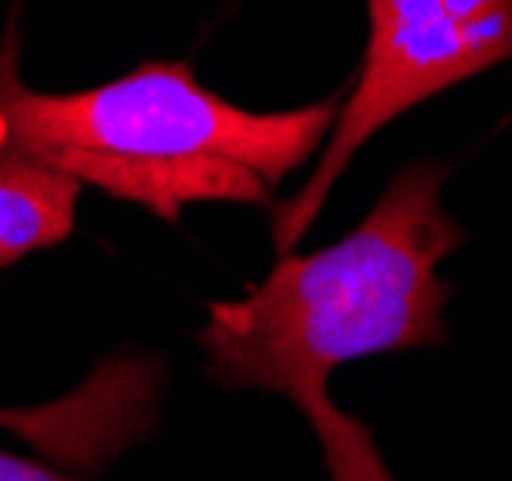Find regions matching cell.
<instances>
[{"instance_id":"6da1fadb","label":"cell","mask_w":512,"mask_h":481,"mask_svg":"<svg viewBox=\"0 0 512 481\" xmlns=\"http://www.w3.org/2000/svg\"><path fill=\"white\" fill-rule=\"evenodd\" d=\"M439 189L443 170L416 162L351 235L316 254H282L243 301L208 308L201 347L212 381L289 397L320 435L332 481H393L366 424L335 408V370L447 339L451 285L439 262L462 243V228Z\"/></svg>"},{"instance_id":"7a4b0ae2","label":"cell","mask_w":512,"mask_h":481,"mask_svg":"<svg viewBox=\"0 0 512 481\" xmlns=\"http://www.w3.org/2000/svg\"><path fill=\"white\" fill-rule=\"evenodd\" d=\"M339 97L251 112L205 89L189 62H147L81 93H35L16 70V27L0 39V151L77 185L178 220L185 204L274 201L324 147Z\"/></svg>"},{"instance_id":"3957f363","label":"cell","mask_w":512,"mask_h":481,"mask_svg":"<svg viewBox=\"0 0 512 481\" xmlns=\"http://www.w3.org/2000/svg\"><path fill=\"white\" fill-rule=\"evenodd\" d=\"M512 58V0H370V43L351 101L305 189L274 208V247L289 254L362 143L412 104Z\"/></svg>"},{"instance_id":"277c9868","label":"cell","mask_w":512,"mask_h":481,"mask_svg":"<svg viewBox=\"0 0 512 481\" xmlns=\"http://www.w3.org/2000/svg\"><path fill=\"white\" fill-rule=\"evenodd\" d=\"M81 185L31 158L0 151V266L43 247H58L74 231Z\"/></svg>"},{"instance_id":"5b68a950","label":"cell","mask_w":512,"mask_h":481,"mask_svg":"<svg viewBox=\"0 0 512 481\" xmlns=\"http://www.w3.org/2000/svg\"><path fill=\"white\" fill-rule=\"evenodd\" d=\"M0 481H70V478H62L54 470H43V466H35L27 458L0 455Z\"/></svg>"}]
</instances>
